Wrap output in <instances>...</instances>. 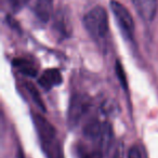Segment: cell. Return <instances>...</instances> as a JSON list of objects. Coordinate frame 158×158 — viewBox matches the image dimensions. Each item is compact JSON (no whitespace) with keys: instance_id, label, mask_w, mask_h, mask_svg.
I'll list each match as a JSON object with an SVG mask.
<instances>
[{"instance_id":"cell-1","label":"cell","mask_w":158,"mask_h":158,"mask_svg":"<svg viewBox=\"0 0 158 158\" xmlns=\"http://www.w3.org/2000/svg\"><path fill=\"white\" fill-rule=\"evenodd\" d=\"M34 123L36 126V130L38 132V136L41 142L42 148L48 158H63L62 157L61 145L56 138L53 126L40 115L34 116Z\"/></svg>"},{"instance_id":"cell-2","label":"cell","mask_w":158,"mask_h":158,"mask_svg":"<svg viewBox=\"0 0 158 158\" xmlns=\"http://www.w3.org/2000/svg\"><path fill=\"white\" fill-rule=\"evenodd\" d=\"M84 25L90 36L97 41H105L108 36L107 13L102 7H94L87 12Z\"/></svg>"},{"instance_id":"cell-3","label":"cell","mask_w":158,"mask_h":158,"mask_svg":"<svg viewBox=\"0 0 158 158\" xmlns=\"http://www.w3.org/2000/svg\"><path fill=\"white\" fill-rule=\"evenodd\" d=\"M110 9H112L115 20H116L123 34L127 38L132 39L134 34V22L127 8L121 3H119L118 1H112L110 2Z\"/></svg>"},{"instance_id":"cell-4","label":"cell","mask_w":158,"mask_h":158,"mask_svg":"<svg viewBox=\"0 0 158 158\" xmlns=\"http://www.w3.org/2000/svg\"><path fill=\"white\" fill-rule=\"evenodd\" d=\"M91 105L90 99L87 95L76 94L72 98L68 108V123L75 126L80 121L84 115L88 112Z\"/></svg>"},{"instance_id":"cell-5","label":"cell","mask_w":158,"mask_h":158,"mask_svg":"<svg viewBox=\"0 0 158 158\" xmlns=\"http://www.w3.org/2000/svg\"><path fill=\"white\" fill-rule=\"evenodd\" d=\"M139 15L144 21L154 20L157 11V1L156 0H132Z\"/></svg>"},{"instance_id":"cell-6","label":"cell","mask_w":158,"mask_h":158,"mask_svg":"<svg viewBox=\"0 0 158 158\" xmlns=\"http://www.w3.org/2000/svg\"><path fill=\"white\" fill-rule=\"evenodd\" d=\"M62 82L61 73L55 68H50L44 72L39 78V85L46 90H50L53 87L57 86Z\"/></svg>"},{"instance_id":"cell-7","label":"cell","mask_w":158,"mask_h":158,"mask_svg":"<svg viewBox=\"0 0 158 158\" xmlns=\"http://www.w3.org/2000/svg\"><path fill=\"white\" fill-rule=\"evenodd\" d=\"M53 0H35L34 12L41 22H48L52 16Z\"/></svg>"},{"instance_id":"cell-8","label":"cell","mask_w":158,"mask_h":158,"mask_svg":"<svg viewBox=\"0 0 158 158\" xmlns=\"http://www.w3.org/2000/svg\"><path fill=\"white\" fill-rule=\"evenodd\" d=\"M13 65L23 75L29 77H35L38 73V68L35 61L28 57H18L13 61Z\"/></svg>"},{"instance_id":"cell-9","label":"cell","mask_w":158,"mask_h":158,"mask_svg":"<svg viewBox=\"0 0 158 158\" xmlns=\"http://www.w3.org/2000/svg\"><path fill=\"white\" fill-rule=\"evenodd\" d=\"M8 1H9L12 9L16 12V11H20L21 9H23L31 0H8Z\"/></svg>"},{"instance_id":"cell-10","label":"cell","mask_w":158,"mask_h":158,"mask_svg":"<svg viewBox=\"0 0 158 158\" xmlns=\"http://www.w3.org/2000/svg\"><path fill=\"white\" fill-rule=\"evenodd\" d=\"M116 72H117V75H118V78L120 80L121 85H123L125 88H127V80H126V75H125V72H123V68L120 64L117 62L116 64Z\"/></svg>"},{"instance_id":"cell-11","label":"cell","mask_w":158,"mask_h":158,"mask_svg":"<svg viewBox=\"0 0 158 158\" xmlns=\"http://www.w3.org/2000/svg\"><path fill=\"white\" fill-rule=\"evenodd\" d=\"M128 158H142V154H141V151L139 148V146L134 145L128 152Z\"/></svg>"},{"instance_id":"cell-12","label":"cell","mask_w":158,"mask_h":158,"mask_svg":"<svg viewBox=\"0 0 158 158\" xmlns=\"http://www.w3.org/2000/svg\"><path fill=\"white\" fill-rule=\"evenodd\" d=\"M80 158H101V153L99 151L94 152H82Z\"/></svg>"}]
</instances>
